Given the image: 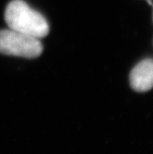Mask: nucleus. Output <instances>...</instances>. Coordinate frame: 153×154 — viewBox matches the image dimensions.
<instances>
[{
	"instance_id": "obj_1",
	"label": "nucleus",
	"mask_w": 153,
	"mask_h": 154,
	"mask_svg": "<svg viewBox=\"0 0 153 154\" xmlns=\"http://www.w3.org/2000/svg\"><path fill=\"white\" fill-rule=\"evenodd\" d=\"M5 20L10 29L32 37L41 38L49 34L45 18L23 0H14L8 4Z\"/></svg>"
},
{
	"instance_id": "obj_2",
	"label": "nucleus",
	"mask_w": 153,
	"mask_h": 154,
	"mask_svg": "<svg viewBox=\"0 0 153 154\" xmlns=\"http://www.w3.org/2000/svg\"><path fill=\"white\" fill-rule=\"evenodd\" d=\"M43 47L37 38L12 29L0 31V53L25 58H35L42 53Z\"/></svg>"
},
{
	"instance_id": "obj_3",
	"label": "nucleus",
	"mask_w": 153,
	"mask_h": 154,
	"mask_svg": "<svg viewBox=\"0 0 153 154\" xmlns=\"http://www.w3.org/2000/svg\"><path fill=\"white\" fill-rule=\"evenodd\" d=\"M132 88L137 92H146L153 87V60L146 59L134 66L130 74Z\"/></svg>"
},
{
	"instance_id": "obj_4",
	"label": "nucleus",
	"mask_w": 153,
	"mask_h": 154,
	"mask_svg": "<svg viewBox=\"0 0 153 154\" xmlns=\"http://www.w3.org/2000/svg\"><path fill=\"white\" fill-rule=\"evenodd\" d=\"M150 1H151V0H148V2H149V3H151V2H150Z\"/></svg>"
}]
</instances>
